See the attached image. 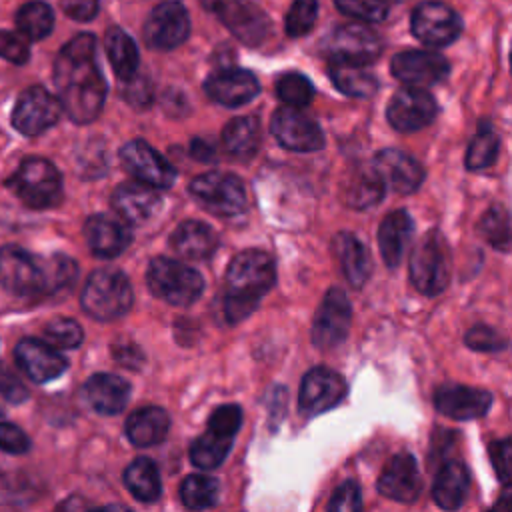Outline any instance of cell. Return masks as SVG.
Listing matches in <instances>:
<instances>
[{"label":"cell","mask_w":512,"mask_h":512,"mask_svg":"<svg viewBox=\"0 0 512 512\" xmlns=\"http://www.w3.org/2000/svg\"><path fill=\"white\" fill-rule=\"evenodd\" d=\"M6 186L32 210L54 208L62 200V176L46 158H24Z\"/></svg>","instance_id":"3957f363"},{"label":"cell","mask_w":512,"mask_h":512,"mask_svg":"<svg viewBox=\"0 0 512 512\" xmlns=\"http://www.w3.org/2000/svg\"><path fill=\"white\" fill-rule=\"evenodd\" d=\"M362 508V496H360V488L354 480H346L342 482L330 502H328V510H336V512H356Z\"/></svg>","instance_id":"816d5d0a"},{"label":"cell","mask_w":512,"mask_h":512,"mask_svg":"<svg viewBox=\"0 0 512 512\" xmlns=\"http://www.w3.org/2000/svg\"><path fill=\"white\" fill-rule=\"evenodd\" d=\"M128 82V90L124 92L126 100H130L134 106H146L150 102V84L144 78L132 76Z\"/></svg>","instance_id":"680465c9"},{"label":"cell","mask_w":512,"mask_h":512,"mask_svg":"<svg viewBox=\"0 0 512 512\" xmlns=\"http://www.w3.org/2000/svg\"><path fill=\"white\" fill-rule=\"evenodd\" d=\"M390 70L400 82L424 88L444 80L450 72V64L442 54L432 50H404L392 58Z\"/></svg>","instance_id":"ffe728a7"},{"label":"cell","mask_w":512,"mask_h":512,"mask_svg":"<svg viewBox=\"0 0 512 512\" xmlns=\"http://www.w3.org/2000/svg\"><path fill=\"white\" fill-rule=\"evenodd\" d=\"M234 438L220 436L216 432L206 430V434L198 436L190 446V460L202 470H212L228 456Z\"/></svg>","instance_id":"f35d334b"},{"label":"cell","mask_w":512,"mask_h":512,"mask_svg":"<svg viewBox=\"0 0 512 512\" xmlns=\"http://www.w3.org/2000/svg\"><path fill=\"white\" fill-rule=\"evenodd\" d=\"M0 394L12 404H20L28 398V388L6 364H0Z\"/></svg>","instance_id":"11a10c76"},{"label":"cell","mask_w":512,"mask_h":512,"mask_svg":"<svg viewBox=\"0 0 512 512\" xmlns=\"http://www.w3.org/2000/svg\"><path fill=\"white\" fill-rule=\"evenodd\" d=\"M190 154H192L196 160H200V162H212L214 156H216L212 144H210V142H204V140H194L192 146H190Z\"/></svg>","instance_id":"91938a15"},{"label":"cell","mask_w":512,"mask_h":512,"mask_svg":"<svg viewBox=\"0 0 512 512\" xmlns=\"http://www.w3.org/2000/svg\"><path fill=\"white\" fill-rule=\"evenodd\" d=\"M16 28L26 40H42L54 28V10L42 0H32L16 12Z\"/></svg>","instance_id":"8d00e7d4"},{"label":"cell","mask_w":512,"mask_h":512,"mask_svg":"<svg viewBox=\"0 0 512 512\" xmlns=\"http://www.w3.org/2000/svg\"><path fill=\"white\" fill-rule=\"evenodd\" d=\"M80 304L84 312L94 320H116L124 316L132 306V286L120 270H96L90 274L82 288Z\"/></svg>","instance_id":"277c9868"},{"label":"cell","mask_w":512,"mask_h":512,"mask_svg":"<svg viewBox=\"0 0 512 512\" xmlns=\"http://www.w3.org/2000/svg\"><path fill=\"white\" fill-rule=\"evenodd\" d=\"M54 86L62 110L76 124L98 118L106 100V80L96 60V38L88 32L74 36L56 56Z\"/></svg>","instance_id":"6da1fadb"},{"label":"cell","mask_w":512,"mask_h":512,"mask_svg":"<svg viewBox=\"0 0 512 512\" xmlns=\"http://www.w3.org/2000/svg\"><path fill=\"white\" fill-rule=\"evenodd\" d=\"M104 48L106 56L112 64V70L120 80H130L136 76L138 64H140V54L136 48V42L118 26H112L106 30L104 36Z\"/></svg>","instance_id":"1f68e13d"},{"label":"cell","mask_w":512,"mask_h":512,"mask_svg":"<svg viewBox=\"0 0 512 512\" xmlns=\"http://www.w3.org/2000/svg\"><path fill=\"white\" fill-rule=\"evenodd\" d=\"M334 248L338 252L346 280L354 288H362L370 276V258L364 244L354 234L340 232L334 238Z\"/></svg>","instance_id":"836d02e7"},{"label":"cell","mask_w":512,"mask_h":512,"mask_svg":"<svg viewBox=\"0 0 512 512\" xmlns=\"http://www.w3.org/2000/svg\"><path fill=\"white\" fill-rule=\"evenodd\" d=\"M422 478L416 458L408 452L396 454L378 478V492L390 500L410 504L420 496Z\"/></svg>","instance_id":"cb8c5ba5"},{"label":"cell","mask_w":512,"mask_h":512,"mask_svg":"<svg viewBox=\"0 0 512 512\" xmlns=\"http://www.w3.org/2000/svg\"><path fill=\"white\" fill-rule=\"evenodd\" d=\"M412 34L434 48L452 44L462 32L460 16L444 2H422L414 8L410 18Z\"/></svg>","instance_id":"5bb4252c"},{"label":"cell","mask_w":512,"mask_h":512,"mask_svg":"<svg viewBox=\"0 0 512 512\" xmlns=\"http://www.w3.org/2000/svg\"><path fill=\"white\" fill-rule=\"evenodd\" d=\"M470 486L468 468L460 462H446L434 480L432 496L434 502L444 510H456L464 504Z\"/></svg>","instance_id":"4dcf8cb0"},{"label":"cell","mask_w":512,"mask_h":512,"mask_svg":"<svg viewBox=\"0 0 512 512\" xmlns=\"http://www.w3.org/2000/svg\"><path fill=\"white\" fill-rule=\"evenodd\" d=\"M42 268H44V296L56 294L72 286L78 276L76 262L64 254H52L48 258H42Z\"/></svg>","instance_id":"60d3db41"},{"label":"cell","mask_w":512,"mask_h":512,"mask_svg":"<svg viewBox=\"0 0 512 512\" xmlns=\"http://www.w3.org/2000/svg\"><path fill=\"white\" fill-rule=\"evenodd\" d=\"M84 238L90 252L98 258L120 256L132 240L130 230L120 220L108 214L90 216L84 224Z\"/></svg>","instance_id":"484cf974"},{"label":"cell","mask_w":512,"mask_h":512,"mask_svg":"<svg viewBox=\"0 0 512 512\" xmlns=\"http://www.w3.org/2000/svg\"><path fill=\"white\" fill-rule=\"evenodd\" d=\"M370 168L374 170L384 188L398 194L416 192L424 182V168L420 166V162L396 148L380 150L374 156Z\"/></svg>","instance_id":"d6986e66"},{"label":"cell","mask_w":512,"mask_h":512,"mask_svg":"<svg viewBox=\"0 0 512 512\" xmlns=\"http://www.w3.org/2000/svg\"><path fill=\"white\" fill-rule=\"evenodd\" d=\"M350 322L352 308L346 292L336 286L330 288L324 294L312 322V344L318 350H332L340 346L348 336Z\"/></svg>","instance_id":"8fae6325"},{"label":"cell","mask_w":512,"mask_h":512,"mask_svg":"<svg viewBox=\"0 0 512 512\" xmlns=\"http://www.w3.org/2000/svg\"><path fill=\"white\" fill-rule=\"evenodd\" d=\"M490 458H492V464H494V470L498 474V478L502 480L504 486L510 484V478H512V446H510V440L504 438V440H498L490 446Z\"/></svg>","instance_id":"db71d44e"},{"label":"cell","mask_w":512,"mask_h":512,"mask_svg":"<svg viewBox=\"0 0 512 512\" xmlns=\"http://www.w3.org/2000/svg\"><path fill=\"white\" fill-rule=\"evenodd\" d=\"M170 428V418L164 408L146 406L132 412L126 420V436L134 446H154L160 444Z\"/></svg>","instance_id":"f546056e"},{"label":"cell","mask_w":512,"mask_h":512,"mask_svg":"<svg viewBox=\"0 0 512 512\" xmlns=\"http://www.w3.org/2000/svg\"><path fill=\"white\" fill-rule=\"evenodd\" d=\"M204 92L210 100L228 106L238 108L254 100L260 92L258 78L242 68H224L214 74H210L204 80Z\"/></svg>","instance_id":"7402d4cb"},{"label":"cell","mask_w":512,"mask_h":512,"mask_svg":"<svg viewBox=\"0 0 512 512\" xmlns=\"http://www.w3.org/2000/svg\"><path fill=\"white\" fill-rule=\"evenodd\" d=\"M348 386L346 380L324 366H316L308 370L300 384L298 394V410L306 418H314L318 414H324L332 408H336L342 398L346 396Z\"/></svg>","instance_id":"7c38bea8"},{"label":"cell","mask_w":512,"mask_h":512,"mask_svg":"<svg viewBox=\"0 0 512 512\" xmlns=\"http://www.w3.org/2000/svg\"><path fill=\"white\" fill-rule=\"evenodd\" d=\"M0 58L12 64H26L30 58L28 40L18 32L0 30Z\"/></svg>","instance_id":"f907efd6"},{"label":"cell","mask_w":512,"mask_h":512,"mask_svg":"<svg viewBox=\"0 0 512 512\" xmlns=\"http://www.w3.org/2000/svg\"><path fill=\"white\" fill-rule=\"evenodd\" d=\"M220 486L214 478L204 474H190L180 484V498L186 508L206 510L218 502Z\"/></svg>","instance_id":"ab89813d"},{"label":"cell","mask_w":512,"mask_h":512,"mask_svg":"<svg viewBox=\"0 0 512 512\" xmlns=\"http://www.w3.org/2000/svg\"><path fill=\"white\" fill-rule=\"evenodd\" d=\"M62 114L60 100L44 86L26 88L12 110V126L24 136H38L58 122Z\"/></svg>","instance_id":"4fadbf2b"},{"label":"cell","mask_w":512,"mask_h":512,"mask_svg":"<svg viewBox=\"0 0 512 512\" xmlns=\"http://www.w3.org/2000/svg\"><path fill=\"white\" fill-rule=\"evenodd\" d=\"M112 208L128 224L148 222L162 206V198L156 188L142 182H124L112 192Z\"/></svg>","instance_id":"d4e9b609"},{"label":"cell","mask_w":512,"mask_h":512,"mask_svg":"<svg viewBox=\"0 0 512 512\" xmlns=\"http://www.w3.org/2000/svg\"><path fill=\"white\" fill-rule=\"evenodd\" d=\"M190 34V18L186 8L176 0L160 2L144 22L142 36L154 50H172Z\"/></svg>","instance_id":"2e32d148"},{"label":"cell","mask_w":512,"mask_h":512,"mask_svg":"<svg viewBox=\"0 0 512 512\" xmlns=\"http://www.w3.org/2000/svg\"><path fill=\"white\" fill-rule=\"evenodd\" d=\"M14 358L18 368L38 384L56 380L68 368L66 356H62L50 342L38 338H22L16 344Z\"/></svg>","instance_id":"44dd1931"},{"label":"cell","mask_w":512,"mask_h":512,"mask_svg":"<svg viewBox=\"0 0 512 512\" xmlns=\"http://www.w3.org/2000/svg\"><path fill=\"white\" fill-rule=\"evenodd\" d=\"M30 448V438L12 422H0V450L8 454H24Z\"/></svg>","instance_id":"f5cc1de1"},{"label":"cell","mask_w":512,"mask_h":512,"mask_svg":"<svg viewBox=\"0 0 512 512\" xmlns=\"http://www.w3.org/2000/svg\"><path fill=\"white\" fill-rule=\"evenodd\" d=\"M170 246L188 260H206L216 252L218 236L210 226L186 220L172 232Z\"/></svg>","instance_id":"f1b7e54d"},{"label":"cell","mask_w":512,"mask_h":512,"mask_svg":"<svg viewBox=\"0 0 512 512\" xmlns=\"http://www.w3.org/2000/svg\"><path fill=\"white\" fill-rule=\"evenodd\" d=\"M438 412L454 420H474L484 416L492 406L490 392L462 384H442L434 392Z\"/></svg>","instance_id":"603a6c76"},{"label":"cell","mask_w":512,"mask_h":512,"mask_svg":"<svg viewBox=\"0 0 512 512\" xmlns=\"http://www.w3.org/2000/svg\"><path fill=\"white\" fill-rule=\"evenodd\" d=\"M498 146H500V140H498V136L494 134L492 128H488V126L478 128V132L472 138V142L468 146V152H466L468 170L488 168L494 162L496 154H498Z\"/></svg>","instance_id":"7bdbcfd3"},{"label":"cell","mask_w":512,"mask_h":512,"mask_svg":"<svg viewBox=\"0 0 512 512\" xmlns=\"http://www.w3.org/2000/svg\"><path fill=\"white\" fill-rule=\"evenodd\" d=\"M270 130L274 138L294 152H316L324 146L322 128L298 108H278L272 116Z\"/></svg>","instance_id":"ac0fdd59"},{"label":"cell","mask_w":512,"mask_h":512,"mask_svg":"<svg viewBox=\"0 0 512 512\" xmlns=\"http://www.w3.org/2000/svg\"><path fill=\"white\" fill-rule=\"evenodd\" d=\"M112 354H114L116 362H120L122 366L132 368V370H138L142 366V362H144L142 350L136 344H132V342H116L112 346Z\"/></svg>","instance_id":"6f0895ef"},{"label":"cell","mask_w":512,"mask_h":512,"mask_svg":"<svg viewBox=\"0 0 512 512\" xmlns=\"http://www.w3.org/2000/svg\"><path fill=\"white\" fill-rule=\"evenodd\" d=\"M414 222L408 212L394 210L380 222L378 228V248L382 254V260L394 268L402 262L404 250L408 246V240L412 238Z\"/></svg>","instance_id":"83f0119b"},{"label":"cell","mask_w":512,"mask_h":512,"mask_svg":"<svg viewBox=\"0 0 512 512\" xmlns=\"http://www.w3.org/2000/svg\"><path fill=\"white\" fill-rule=\"evenodd\" d=\"M330 80L334 86L344 92L346 96L354 98H370L378 90V80L372 72L364 70V66L358 64H346V62H330L328 68Z\"/></svg>","instance_id":"e575fe53"},{"label":"cell","mask_w":512,"mask_h":512,"mask_svg":"<svg viewBox=\"0 0 512 512\" xmlns=\"http://www.w3.org/2000/svg\"><path fill=\"white\" fill-rule=\"evenodd\" d=\"M146 282L154 296L174 306H188L196 302L204 290V278L200 272L166 256H156L150 260Z\"/></svg>","instance_id":"5b68a950"},{"label":"cell","mask_w":512,"mask_h":512,"mask_svg":"<svg viewBox=\"0 0 512 512\" xmlns=\"http://www.w3.org/2000/svg\"><path fill=\"white\" fill-rule=\"evenodd\" d=\"M276 94L286 106L302 108L312 102L314 86L306 76H302L298 72H288V74L280 76V80L276 84Z\"/></svg>","instance_id":"ee69618b"},{"label":"cell","mask_w":512,"mask_h":512,"mask_svg":"<svg viewBox=\"0 0 512 512\" xmlns=\"http://www.w3.org/2000/svg\"><path fill=\"white\" fill-rule=\"evenodd\" d=\"M0 284L16 296H44L42 258L14 244L0 248Z\"/></svg>","instance_id":"30bf717a"},{"label":"cell","mask_w":512,"mask_h":512,"mask_svg":"<svg viewBox=\"0 0 512 512\" xmlns=\"http://www.w3.org/2000/svg\"><path fill=\"white\" fill-rule=\"evenodd\" d=\"M438 112V104L434 96L416 86H408L398 90L388 102V122L398 132H414L428 126Z\"/></svg>","instance_id":"e0dca14e"},{"label":"cell","mask_w":512,"mask_h":512,"mask_svg":"<svg viewBox=\"0 0 512 512\" xmlns=\"http://www.w3.org/2000/svg\"><path fill=\"white\" fill-rule=\"evenodd\" d=\"M122 166L142 184L156 190H166L176 180L174 166L148 142L130 140L120 148Z\"/></svg>","instance_id":"9a60e30c"},{"label":"cell","mask_w":512,"mask_h":512,"mask_svg":"<svg viewBox=\"0 0 512 512\" xmlns=\"http://www.w3.org/2000/svg\"><path fill=\"white\" fill-rule=\"evenodd\" d=\"M204 10L214 14L240 42L262 44L270 34V20L262 8L248 0H200Z\"/></svg>","instance_id":"52a82bcc"},{"label":"cell","mask_w":512,"mask_h":512,"mask_svg":"<svg viewBox=\"0 0 512 512\" xmlns=\"http://www.w3.org/2000/svg\"><path fill=\"white\" fill-rule=\"evenodd\" d=\"M44 338H46V342H50L56 348L70 350V348H76V346L82 344L84 332H82V326L76 320L56 318L50 324H46Z\"/></svg>","instance_id":"bcb514c9"},{"label":"cell","mask_w":512,"mask_h":512,"mask_svg":"<svg viewBox=\"0 0 512 512\" xmlns=\"http://www.w3.org/2000/svg\"><path fill=\"white\" fill-rule=\"evenodd\" d=\"M478 232L498 250L510 248V218L504 206H492L478 222Z\"/></svg>","instance_id":"b9f144b4"},{"label":"cell","mask_w":512,"mask_h":512,"mask_svg":"<svg viewBox=\"0 0 512 512\" xmlns=\"http://www.w3.org/2000/svg\"><path fill=\"white\" fill-rule=\"evenodd\" d=\"M322 52L330 62H346L366 66L374 62L382 52V42L374 30L362 24H344L334 28L324 44Z\"/></svg>","instance_id":"9c48e42d"},{"label":"cell","mask_w":512,"mask_h":512,"mask_svg":"<svg viewBox=\"0 0 512 512\" xmlns=\"http://www.w3.org/2000/svg\"><path fill=\"white\" fill-rule=\"evenodd\" d=\"M450 278L448 248L440 232H426L410 254V280L424 296L440 294Z\"/></svg>","instance_id":"8992f818"},{"label":"cell","mask_w":512,"mask_h":512,"mask_svg":"<svg viewBox=\"0 0 512 512\" xmlns=\"http://www.w3.org/2000/svg\"><path fill=\"white\" fill-rule=\"evenodd\" d=\"M384 190L386 188L382 186V182L378 180L372 168L356 170L344 186V200L348 206L356 210H364L378 204L384 196Z\"/></svg>","instance_id":"74e56055"},{"label":"cell","mask_w":512,"mask_h":512,"mask_svg":"<svg viewBox=\"0 0 512 512\" xmlns=\"http://www.w3.org/2000/svg\"><path fill=\"white\" fill-rule=\"evenodd\" d=\"M464 342L472 350H480V352H498L508 346V340L498 330L482 324L470 328L464 336Z\"/></svg>","instance_id":"c3c4849f"},{"label":"cell","mask_w":512,"mask_h":512,"mask_svg":"<svg viewBox=\"0 0 512 512\" xmlns=\"http://www.w3.org/2000/svg\"><path fill=\"white\" fill-rule=\"evenodd\" d=\"M190 194L216 216H236L246 206V192L234 174L206 172L190 182Z\"/></svg>","instance_id":"ba28073f"},{"label":"cell","mask_w":512,"mask_h":512,"mask_svg":"<svg viewBox=\"0 0 512 512\" xmlns=\"http://www.w3.org/2000/svg\"><path fill=\"white\" fill-rule=\"evenodd\" d=\"M336 8L362 22H380L388 16L386 0H334Z\"/></svg>","instance_id":"7dc6e473"},{"label":"cell","mask_w":512,"mask_h":512,"mask_svg":"<svg viewBox=\"0 0 512 512\" xmlns=\"http://www.w3.org/2000/svg\"><path fill=\"white\" fill-rule=\"evenodd\" d=\"M276 268L272 258L262 250L238 252L226 270L224 314L230 322L250 316L260 298L274 286Z\"/></svg>","instance_id":"7a4b0ae2"},{"label":"cell","mask_w":512,"mask_h":512,"mask_svg":"<svg viewBox=\"0 0 512 512\" xmlns=\"http://www.w3.org/2000/svg\"><path fill=\"white\" fill-rule=\"evenodd\" d=\"M316 18H318V0H294L284 20L286 34L292 38L308 34Z\"/></svg>","instance_id":"f6af8a7d"},{"label":"cell","mask_w":512,"mask_h":512,"mask_svg":"<svg viewBox=\"0 0 512 512\" xmlns=\"http://www.w3.org/2000/svg\"><path fill=\"white\" fill-rule=\"evenodd\" d=\"M64 14L78 22H88L98 14L100 0H60Z\"/></svg>","instance_id":"9f6ffc18"},{"label":"cell","mask_w":512,"mask_h":512,"mask_svg":"<svg viewBox=\"0 0 512 512\" xmlns=\"http://www.w3.org/2000/svg\"><path fill=\"white\" fill-rule=\"evenodd\" d=\"M124 484L140 502H156L162 494L160 474L150 458H136L124 470Z\"/></svg>","instance_id":"d590c367"},{"label":"cell","mask_w":512,"mask_h":512,"mask_svg":"<svg viewBox=\"0 0 512 512\" xmlns=\"http://www.w3.org/2000/svg\"><path fill=\"white\" fill-rule=\"evenodd\" d=\"M82 396L92 410L104 416H112L126 408L130 398V384L122 376L100 372L84 382Z\"/></svg>","instance_id":"4316f807"},{"label":"cell","mask_w":512,"mask_h":512,"mask_svg":"<svg viewBox=\"0 0 512 512\" xmlns=\"http://www.w3.org/2000/svg\"><path fill=\"white\" fill-rule=\"evenodd\" d=\"M224 150L240 160H248L256 154L260 144V126L254 116L232 118L222 130Z\"/></svg>","instance_id":"d6a6232c"},{"label":"cell","mask_w":512,"mask_h":512,"mask_svg":"<svg viewBox=\"0 0 512 512\" xmlns=\"http://www.w3.org/2000/svg\"><path fill=\"white\" fill-rule=\"evenodd\" d=\"M242 424V410L236 404H224L220 408H216L208 420V430L216 432L220 436H228L234 438V434L238 432Z\"/></svg>","instance_id":"681fc988"}]
</instances>
